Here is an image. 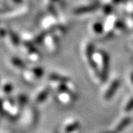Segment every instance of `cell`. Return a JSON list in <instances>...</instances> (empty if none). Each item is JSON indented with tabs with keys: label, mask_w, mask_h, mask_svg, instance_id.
<instances>
[{
	"label": "cell",
	"mask_w": 133,
	"mask_h": 133,
	"mask_svg": "<svg viewBox=\"0 0 133 133\" xmlns=\"http://www.w3.org/2000/svg\"><path fill=\"white\" fill-rule=\"evenodd\" d=\"M94 59L96 61L99 71L101 81H106L108 76L109 66H110V57L109 55L103 50H99L94 53Z\"/></svg>",
	"instance_id": "obj_1"
},
{
	"label": "cell",
	"mask_w": 133,
	"mask_h": 133,
	"mask_svg": "<svg viewBox=\"0 0 133 133\" xmlns=\"http://www.w3.org/2000/svg\"><path fill=\"white\" fill-rule=\"evenodd\" d=\"M3 108L4 116L9 117L11 119H15L19 116L20 108L18 106L15 100L11 98L3 99Z\"/></svg>",
	"instance_id": "obj_2"
},
{
	"label": "cell",
	"mask_w": 133,
	"mask_h": 133,
	"mask_svg": "<svg viewBox=\"0 0 133 133\" xmlns=\"http://www.w3.org/2000/svg\"><path fill=\"white\" fill-rule=\"evenodd\" d=\"M94 45L91 43H88L86 46H85V56H86V59L88 60V66L89 68L91 69L92 72L94 73V75L99 79H100V75H99V71L98 69L97 64L94 59Z\"/></svg>",
	"instance_id": "obj_3"
},
{
	"label": "cell",
	"mask_w": 133,
	"mask_h": 133,
	"mask_svg": "<svg viewBox=\"0 0 133 133\" xmlns=\"http://www.w3.org/2000/svg\"><path fill=\"white\" fill-rule=\"evenodd\" d=\"M44 75V69L41 66H35L29 69H26L23 71V77L25 81L27 83H33L35 80L41 79Z\"/></svg>",
	"instance_id": "obj_4"
},
{
	"label": "cell",
	"mask_w": 133,
	"mask_h": 133,
	"mask_svg": "<svg viewBox=\"0 0 133 133\" xmlns=\"http://www.w3.org/2000/svg\"><path fill=\"white\" fill-rule=\"evenodd\" d=\"M23 47L26 55H27V58L29 59L30 61L33 63H37L40 61L42 55L39 50L36 48L35 44L31 42H24L23 43Z\"/></svg>",
	"instance_id": "obj_5"
},
{
	"label": "cell",
	"mask_w": 133,
	"mask_h": 133,
	"mask_svg": "<svg viewBox=\"0 0 133 133\" xmlns=\"http://www.w3.org/2000/svg\"><path fill=\"white\" fill-rule=\"evenodd\" d=\"M39 111L34 107L30 106L26 108L25 111V123L29 127H34L37 124L38 121H39Z\"/></svg>",
	"instance_id": "obj_6"
},
{
	"label": "cell",
	"mask_w": 133,
	"mask_h": 133,
	"mask_svg": "<svg viewBox=\"0 0 133 133\" xmlns=\"http://www.w3.org/2000/svg\"><path fill=\"white\" fill-rule=\"evenodd\" d=\"M119 85H120V80L118 79H114L109 85L108 87L107 88V89L105 90L103 93V99L104 100H110L114 96H115L116 92L117 91L118 88H119Z\"/></svg>",
	"instance_id": "obj_7"
},
{
	"label": "cell",
	"mask_w": 133,
	"mask_h": 133,
	"mask_svg": "<svg viewBox=\"0 0 133 133\" xmlns=\"http://www.w3.org/2000/svg\"><path fill=\"white\" fill-rule=\"evenodd\" d=\"M46 43V47L51 54H56L59 50V42L58 40V38L53 35L46 37L44 40Z\"/></svg>",
	"instance_id": "obj_8"
},
{
	"label": "cell",
	"mask_w": 133,
	"mask_h": 133,
	"mask_svg": "<svg viewBox=\"0 0 133 133\" xmlns=\"http://www.w3.org/2000/svg\"><path fill=\"white\" fill-rule=\"evenodd\" d=\"M49 95H50V88L47 87H43L38 91L35 96V98H34L35 103L37 104L43 103L46 100V99L48 98Z\"/></svg>",
	"instance_id": "obj_9"
},
{
	"label": "cell",
	"mask_w": 133,
	"mask_h": 133,
	"mask_svg": "<svg viewBox=\"0 0 133 133\" xmlns=\"http://www.w3.org/2000/svg\"><path fill=\"white\" fill-rule=\"evenodd\" d=\"M132 119L131 117L129 116H124L123 117L115 126V128H114V132L115 133H119L121 131H123L124 129H126L131 123Z\"/></svg>",
	"instance_id": "obj_10"
},
{
	"label": "cell",
	"mask_w": 133,
	"mask_h": 133,
	"mask_svg": "<svg viewBox=\"0 0 133 133\" xmlns=\"http://www.w3.org/2000/svg\"><path fill=\"white\" fill-rule=\"evenodd\" d=\"M80 123L76 119H71L68 120L65 123L63 127V133H73L77 131L79 128Z\"/></svg>",
	"instance_id": "obj_11"
},
{
	"label": "cell",
	"mask_w": 133,
	"mask_h": 133,
	"mask_svg": "<svg viewBox=\"0 0 133 133\" xmlns=\"http://www.w3.org/2000/svg\"><path fill=\"white\" fill-rule=\"evenodd\" d=\"M48 79L51 83H68L70 82V79L64 75L57 74V73H51L49 75Z\"/></svg>",
	"instance_id": "obj_12"
},
{
	"label": "cell",
	"mask_w": 133,
	"mask_h": 133,
	"mask_svg": "<svg viewBox=\"0 0 133 133\" xmlns=\"http://www.w3.org/2000/svg\"><path fill=\"white\" fill-rule=\"evenodd\" d=\"M10 62H11V64L15 69L21 70L23 71L26 69V64L20 58H18V57H12Z\"/></svg>",
	"instance_id": "obj_13"
},
{
	"label": "cell",
	"mask_w": 133,
	"mask_h": 133,
	"mask_svg": "<svg viewBox=\"0 0 133 133\" xmlns=\"http://www.w3.org/2000/svg\"><path fill=\"white\" fill-rule=\"evenodd\" d=\"M97 8H98V6L96 5L93 4V5H90V6H87L79 7L77 9H75V10L74 11V12L76 15H83V14L92 12L94 11H96Z\"/></svg>",
	"instance_id": "obj_14"
},
{
	"label": "cell",
	"mask_w": 133,
	"mask_h": 133,
	"mask_svg": "<svg viewBox=\"0 0 133 133\" xmlns=\"http://www.w3.org/2000/svg\"><path fill=\"white\" fill-rule=\"evenodd\" d=\"M8 39H9V43L10 44L14 46V47H18L20 45V39L18 36L13 31H10L8 32Z\"/></svg>",
	"instance_id": "obj_15"
},
{
	"label": "cell",
	"mask_w": 133,
	"mask_h": 133,
	"mask_svg": "<svg viewBox=\"0 0 133 133\" xmlns=\"http://www.w3.org/2000/svg\"><path fill=\"white\" fill-rule=\"evenodd\" d=\"M15 102L16 103L18 104V106L20 108H23L26 104H27V102H28V98L26 95H23V94H20L18 95V96L16 97L15 99Z\"/></svg>",
	"instance_id": "obj_16"
},
{
	"label": "cell",
	"mask_w": 133,
	"mask_h": 133,
	"mask_svg": "<svg viewBox=\"0 0 133 133\" xmlns=\"http://www.w3.org/2000/svg\"><path fill=\"white\" fill-rule=\"evenodd\" d=\"M13 85L11 83H5L3 86L1 87V91L4 96H8L9 95H11L13 91Z\"/></svg>",
	"instance_id": "obj_17"
},
{
	"label": "cell",
	"mask_w": 133,
	"mask_h": 133,
	"mask_svg": "<svg viewBox=\"0 0 133 133\" xmlns=\"http://www.w3.org/2000/svg\"><path fill=\"white\" fill-rule=\"evenodd\" d=\"M103 29H104V26H103V23H100V22H96V23H94L92 24V26H91L92 32H94L95 34H96V35L101 34L103 31Z\"/></svg>",
	"instance_id": "obj_18"
},
{
	"label": "cell",
	"mask_w": 133,
	"mask_h": 133,
	"mask_svg": "<svg viewBox=\"0 0 133 133\" xmlns=\"http://www.w3.org/2000/svg\"><path fill=\"white\" fill-rule=\"evenodd\" d=\"M132 111H133V97H131L126 101V103H124V105H123V111L124 113H126V114H128V113H130Z\"/></svg>",
	"instance_id": "obj_19"
},
{
	"label": "cell",
	"mask_w": 133,
	"mask_h": 133,
	"mask_svg": "<svg viewBox=\"0 0 133 133\" xmlns=\"http://www.w3.org/2000/svg\"><path fill=\"white\" fill-rule=\"evenodd\" d=\"M129 83L131 86L133 87V71H131L130 74H129Z\"/></svg>",
	"instance_id": "obj_20"
},
{
	"label": "cell",
	"mask_w": 133,
	"mask_h": 133,
	"mask_svg": "<svg viewBox=\"0 0 133 133\" xmlns=\"http://www.w3.org/2000/svg\"><path fill=\"white\" fill-rule=\"evenodd\" d=\"M107 133H115V132L113 131V132H107Z\"/></svg>",
	"instance_id": "obj_21"
},
{
	"label": "cell",
	"mask_w": 133,
	"mask_h": 133,
	"mask_svg": "<svg viewBox=\"0 0 133 133\" xmlns=\"http://www.w3.org/2000/svg\"><path fill=\"white\" fill-rule=\"evenodd\" d=\"M132 43V45H133V41H132V43Z\"/></svg>",
	"instance_id": "obj_22"
}]
</instances>
